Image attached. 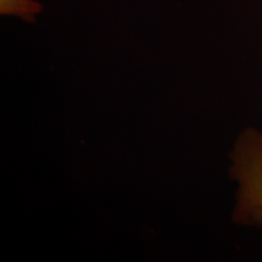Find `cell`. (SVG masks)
Returning a JSON list of instances; mask_svg holds the SVG:
<instances>
[{
    "mask_svg": "<svg viewBox=\"0 0 262 262\" xmlns=\"http://www.w3.org/2000/svg\"><path fill=\"white\" fill-rule=\"evenodd\" d=\"M44 6L35 0H0V14L2 16H15L31 24Z\"/></svg>",
    "mask_w": 262,
    "mask_h": 262,
    "instance_id": "obj_2",
    "label": "cell"
},
{
    "mask_svg": "<svg viewBox=\"0 0 262 262\" xmlns=\"http://www.w3.org/2000/svg\"><path fill=\"white\" fill-rule=\"evenodd\" d=\"M229 159L228 173L236 184L232 222L262 228V129L247 126L240 131Z\"/></svg>",
    "mask_w": 262,
    "mask_h": 262,
    "instance_id": "obj_1",
    "label": "cell"
}]
</instances>
